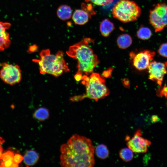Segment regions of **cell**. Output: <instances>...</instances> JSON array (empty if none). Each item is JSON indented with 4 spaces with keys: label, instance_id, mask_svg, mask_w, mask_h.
<instances>
[{
    "label": "cell",
    "instance_id": "obj_1",
    "mask_svg": "<svg viewBox=\"0 0 167 167\" xmlns=\"http://www.w3.org/2000/svg\"><path fill=\"white\" fill-rule=\"evenodd\" d=\"M95 148L90 139L73 135L60 147V164L64 167H93Z\"/></svg>",
    "mask_w": 167,
    "mask_h": 167
},
{
    "label": "cell",
    "instance_id": "obj_2",
    "mask_svg": "<svg viewBox=\"0 0 167 167\" xmlns=\"http://www.w3.org/2000/svg\"><path fill=\"white\" fill-rule=\"evenodd\" d=\"M93 41L90 38H84L70 46L66 52L68 55L77 60L76 74L88 75L99 64V60L90 45Z\"/></svg>",
    "mask_w": 167,
    "mask_h": 167
},
{
    "label": "cell",
    "instance_id": "obj_3",
    "mask_svg": "<svg viewBox=\"0 0 167 167\" xmlns=\"http://www.w3.org/2000/svg\"><path fill=\"white\" fill-rule=\"evenodd\" d=\"M40 56L39 59H34L32 61L38 64L41 74H48L57 77L70 71L61 51L54 54L51 53L49 49H44L41 52Z\"/></svg>",
    "mask_w": 167,
    "mask_h": 167
},
{
    "label": "cell",
    "instance_id": "obj_4",
    "mask_svg": "<svg viewBox=\"0 0 167 167\" xmlns=\"http://www.w3.org/2000/svg\"><path fill=\"white\" fill-rule=\"evenodd\" d=\"M81 80L86 87L85 93L71 97L70 99L71 101H78L85 98L96 101L109 95V91L105 84V80L98 73H92L89 76L84 75Z\"/></svg>",
    "mask_w": 167,
    "mask_h": 167
},
{
    "label": "cell",
    "instance_id": "obj_5",
    "mask_svg": "<svg viewBox=\"0 0 167 167\" xmlns=\"http://www.w3.org/2000/svg\"><path fill=\"white\" fill-rule=\"evenodd\" d=\"M112 13L115 18L127 23L137 20L141 14V10L134 2L120 0L113 7Z\"/></svg>",
    "mask_w": 167,
    "mask_h": 167
},
{
    "label": "cell",
    "instance_id": "obj_6",
    "mask_svg": "<svg viewBox=\"0 0 167 167\" xmlns=\"http://www.w3.org/2000/svg\"><path fill=\"white\" fill-rule=\"evenodd\" d=\"M149 20L155 32L161 31L167 25V4L158 3L150 11Z\"/></svg>",
    "mask_w": 167,
    "mask_h": 167
},
{
    "label": "cell",
    "instance_id": "obj_7",
    "mask_svg": "<svg viewBox=\"0 0 167 167\" xmlns=\"http://www.w3.org/2000/svg\"><path fill=\"white\" fill-rule=\"evenodd\" d=\"M0 78L5 83L13 85L19 83L22 78L21 70L18 65L6 62L1 64Z\"/></svg>",
    "mask_w": 167,
    "mask_h": 167
},
{
    "label": "cell",
    "instance_id": "obj_8",
    "mask_svg": "<svg viewBox=\"0 0 167 167\" xmlns=\"http://www.w3.org/2000/svg\"><path fill=\"white\" fill-rule=\"evenodd\" d=\"M142 135L141 131L139 129L136 131L131 139L129 136L126 137V140L127 141L126 144L133 152H146L148 150V147L151 145V142L142 137Z\"/></svg>",
    "mask_w": 167,
    "mask_h": 167
},
{
    "label": "cell",
    "instance_id": "obj_9",
    "mask_svg": "<svg viewBox=\"0 0 167 167\" xmlns=\"http://www.w3.org/2000/svg\"><path fill=\"white\" fill-rule=\"evenodd\" d=\"M155 55L154 51L145 50L136 54L131 53L130 56L133 66L137 70L142 71L148 68Z\"/></svg>",
    "mask_w": 167,
    "mask_h": 167
},
{
    "label": "cell",
    "instance_id": "obj_10",
    "mask_svg": "<svg viewBox=\"0 0 167 167\" xmlns=\"http://www.w3.org/2000/svg\"><path fill=\"white\" fill-rule=\"evenodd\" d=\"M149 79L161 85L164 75L167 71L165 64L155 61L151 62L148 68Z\"/></svg>",
    "mask_w": 167,
    "mask_h": 167
},
{
    "label": "cell",
    "instance_id": "obj_11",
    "mask_svg": "<svg viewBox=\"0 0 167 167\" xmlns=\"http://www.w3.org/2000/svg\"><path fill=\"white\" fill-rule=\"evenodd\" d=\"M81 9H76L74 13L72 18L75 24L82 25L86 24L94 12L92 11V6H87L85 3L81 5Z\"/></svg>",
    "mask_w": 167,
    "mask_h": 167
},
{
    "label": "cell",
    "instance_id": "obj_12",
    "mask_svg": "<svg viewBox=\"0 0 167 167\" xmlns=\"http://www.w3.org/2000/svg\"><path fill=\"white\" fill-rule=\"evenodd\" d=\"M11 26L10 23L0 21V52L4 51L10 45L9 34L6 31Z\"/></svg>",
    "mask_w": 167,
    "mask_h": 167
},
{
    "label": "cell",
    "instance_id": "obj_13",
    "mask_svg": "<svg viewBox=\"0 0 167 167\" xmlns=\"http://www.w3.org/2000/svg\"><path fill=\"white\" fill-rule=\"evenodd\" d=\"M14 152L10 151L3 153L0 159V166H18L14 161Z\"/></svg>",
    "mask_w": 167,
    "mask_h": 167
},
{
    "label": "cell",
    "instance_id": "obj_14",
    "mask_svg": "<svg viewBox=\"0 0 167 167\" xmlns=\"http://www.w3.org/2000/svg\"><path fill=\"white\" fill-rule=\"evenodd\" d=\"M23 160L27 166L33 165L38 161L39 156L35 151L29 150L27 151L23 156Z\"/></svg>",
    "mask_w": 167,
    "mask_h": 167
},
{
    "label": "cell",
    "instance_id": "obj_15",
    "mask_svg": "<svg viewBox=\"0 0 167 167\" xmlns=\"http://www.w3.org/2000/svg\"><path fill=\"white\" fill-rule=\"evenodd\" d=\"M57 14L60 19L63 20H66L70 19L71 17L72 10L69 6L62 5L58 8Z\"/></svg>",
    "mask_w": 167,
    "mask_h": 167
},
{
    "label": "cell",
    "instance_id": "obj_16",
    "mask_svg": "<svg viewBox=\"0 0 167 167\" xmlns=\"http://www.w3.org/2000/svg\"><path fill=\"white\" fill-rule=\"evenodd\" d=\"M114 28L113 24L108 19H104L100 24V31L101 35L105 37L108 36Z\"/></svg>",
    "mask_w": 167,
    "mask_h": 167
},
{
    "label": "cell",
    "instance_id": "obj_17",
    "mask_svg": "<svg viewBox=\"0 0 167 167\" xmlns=\"http://www.w3.org/2000/svg\"><path fill=\"white\" fill-rule=\"evenodd\" d=\"M132 40L131 37L128 34H124L120 35L117 40L118 47L121 49H125L131 44Z\"/></svg>",
    "mask_w": 167,
    "mask_h": 167
},
{
    "label": "cell",
    "instance_id": "obj_18",
    "mask_svg": "<svg viewBox=\"0 0 167 167\" xmlns=\"http://www.w3.org/2000/svg\"><path fill=\"white\" fill-rule=\"evenodd\" d=\"M34 117L40 121H43L47 119L49 117L48 110L45 108L41 107L36 109L35 112Z\"/></svg>",
    "mask_w": 167,
    "mask_h": 167
},
{
    "label": "cell",
    "instance_id": "obj_19",
    "mask_svg": "<svg viewBox=\"0 0 167 167\" xmlns=\"http://www.w3.org/2000/svg\"><path fill=\"white\" fill-rule=\"evenodd\" d=\"M96 155L100 159H104L107 158L109 155V151L107 147L103 144L97 145L95 148Z\"/></svg>",
    "mask_w": 167,
    "mask_h": 167
},
{
    "label": "cell",
    "instance_id": "obj_20",
    "mask_svg": "<svg viewBox=\"0 0 167 167\" xmlns=\"http://www.w3.org/2000/svg\"><path fill=\"white\" fill-rule=\"evenodd\" d=\"M119 155L121 159L125 162L131 161L134 157L133 151L129 148L121 149L119 151Z\"/></svg>",
    "mask_w": 167,
    "mask_h": 167
},
{
    "label": "cell",
    "instance_id": "obj_21",
    "mask_svg": "<svg viewBox=\"0 0 167 167\" xmlns=\"http://www.w3.org/2000/svg\"><path fill=\"white\" fill-rule=\"evenodd\" d=\"M152 32L149 28L146 27H141L138 30L137 36L139 39L146 40L149 39L152 36Z\"/></svg>",
    "mask_w": 167,
    "mask_h": 167
},
{
    "label": "cell",
    "instance_id": "obj_22",
    "mask_svg": "<svg viewBox=\"0 0 167 167\" xmlns=\"http://www.w3.org/2000/svg\"><path fill=\"white\" fill-rule=\"evenodd\" d=\"M86 2H90L98 6H103L112 3L113 0H85Z\"/></svg>",
    "mask_w": 167,
    "mask_h": 167
},
{
    "label": "cell",
    "instance_id": "obj_23",
    "mask_svg": "<svg viewBox=\"0 0 167 167\" xmlns=\"http://www.w3.org/2000/svg\"><path fill=\"white\" fill-rule=\"evenodd\" d=\"M158 53L160 55L167 58V43L162 44L160 45Z\"/></svg>",
    "mask_w": 167,
    "mask_h": 167
},
{
    "label": "cell",
    "instance_id": "obj_24",
    "mask_svg": "<svg viewBox=\"0 0 167 167\" xmlns=\"http://www.w3.org/2000/svg\"><path fill=\"white\" fill-rule=\"evenodd\" d=\"M23 157L22 156L19 154H15L14 156V161L15 164L18 166L23 160Z\"/></svg>",
    "mask_w": 167,
    "mask_h": 167
},
{
    "label": "cell",
    "instance_id": "obj_25",
    "mask_svg": "<svg viewBox=\"0 0 167 167\" xmlns=\"http://www.w3.org/2000/svg\"><path fill=\"white\" fill-rule=\"evenodd\" d=\"M3 140L2 139L0 138V159L2 156L3 154L2 153V148L1 146V143L3 142Z\"/></svg>",
    "mask_w": 167,
    "mask_h": 167
},
{
    "label": "cell",
    "instance_id": "obj_26",
    "mask_svg": "<svg viewBox=\"0 0 167 167\" xmlns=\"http://www.w3.org/2000/svg\"><path fill=\"white\" fill-rule=\"evenodd\" d=\"M165 66H166V69H167V62H165Z\"/></svg>",
    "mask_w": 167,
    "mask_h": 167
}]
</instances>
